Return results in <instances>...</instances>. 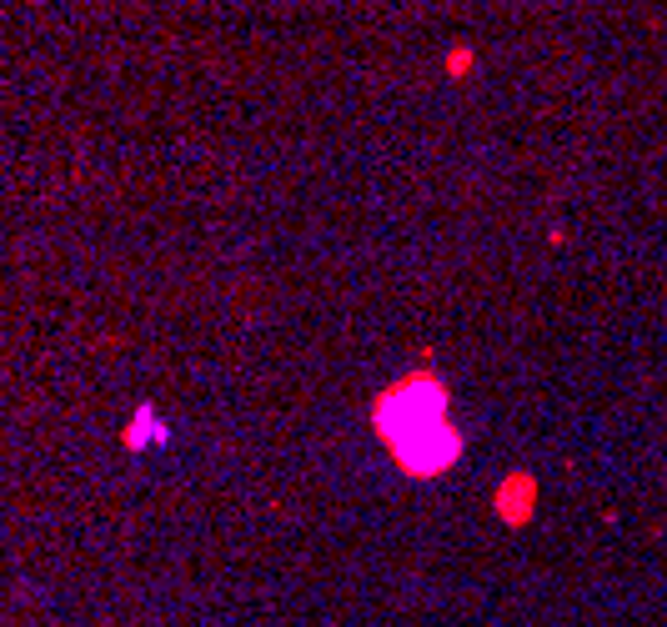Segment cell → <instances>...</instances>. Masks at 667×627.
Masks as SVG:
<instances>
[{
  "label": "cell",
  "mask_w": 667,
  "mask_h": 627,
  "mask_svg": "<svg viewBox=\"0 0 667 627\" xmlns=\"http://www.w3.org/2000/svg\"><path fill=\"white\" fill-rule=\"evenodd\" d=\"M467 66H472V51H467V46H457V51L447 56V71H452V76H467Z\"/></svg>",
  "instance_id": "2"
},
{
  "label": "cell",
  "mask_w": 667,
  "mask_h": 627,
  "mask_svg": "<svg viewBox=\"0 0 667 627\" xmlns=\"http://www.w3.org/2000/svg\"><path fill=\"white\" fill-rule=\"evenodd\" d=\"M377 427L412 472H437L457 457V432L447 422V392L427 377L392 387L377 407Z\"/></svg>",
  "instance_id": "1"
}]
</instances>
